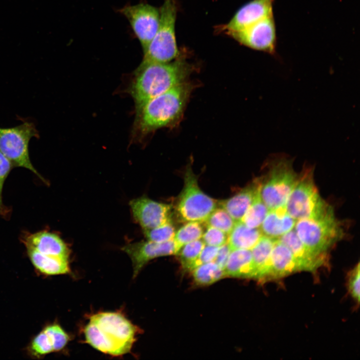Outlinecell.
<instances>
[{"label":"cell","mask_w":360,"mask_h":360,"mask_svg":"<svg viewBox=\"0 0 360 360\" xmlns=\"http://www.w3.org/2000/svg\"><path fill=\"white\" fill-rule=\"evenodd\" d=\"M194 88L186 81L169 89L146 103L136 110L133 132L144 138L163 128H173L179 124Z\"/></svg>","instance_id":"obj_2"},{"label":"cell","mask_w":360,"mask_h":360,"mask_svg":"<svg viewBox=\"0 0 360 360\" xmlns=\"http://www.w3.org/2000/svg\"><path fill=\"white\" fill-rule=\"evenodd\" d=\"M21 240L26 248L34 250L42 254L69 259L70 250L56 234L47 230L30 233L24 232Z\"/></svg>","instance_id":"obj_15"},{"label":"cell","mask_w":360,"mask_h":360,"mask_svg":"<svg viewBox=\"0 0 360 360\" xmlns=\"http://www.w3.org/2000/svg\"><path fill=\"white\" fill-rule=\"evenodd\" d=\"M246 46L276 54V34L274 16L263 18L243 30L226 34Z\"/></svg>","instance_id":"obj_11"},{"label":"cell","mask_w":360,"mask_h":360,"mask_svg":"<svg viewBox=\"0 0 360 360\" xmlns=\"http://www.w3.org/2000/svg\"><path fill=\"white\" fill-rule=\"evenodd\" d=\"M26 249L32 264L40 274L50 276L70 272L69 259L44 254L31 248Z\"/></svg>","instance_id":"obj_20"},{"label":"cell","mask_w":360,"mask_h":360,"mask_svg":"<svg viewBox=\"0 0 360 360\" xmlns=\"http://www.w3.org/2000/svg\"><path fill=\"white\" fill-rule=\"evenodd\" d=\"M224 271L225 276L254 278L251 250L243 249L231 250Z\"/></svg>","instance_id":"obj_21"},{"label":"cell","mask_w":360,"mask_h":360,"mask_svg":"<svg viewBox=\"0 0 360 360\" xmlns=\"http://www.w3.org/2000/svg\"><path fill=\"white\" fill-rule=\"evenodd\" d=\"M360 264L350 271L348 276V290L351 296L359 304L360 302Z\"/></svg>","instance_id":"obj_35"},{"label":"cell","mask_w":360,"mask_h":360,"mask_svg":"<svg viewBox=\"0 0 360 360\" xmlns=\"http://www.w3.org/2000/svg\"><path fill=\"white\" fill-rule=\"evenodd\" d=\"M204 223L206 226L219 229L228 235L236 222L225 210L218 206Z\"/></svg>","instance_id":"obj_29"},{"label":"cell","mask_w":360,"mask_h":360,"mask_svg":"<svg viewBox=\"0 0 360 360\" xmlns=\"http://www.w3.org/2000/svg\"><path fill=\"white\" fill-rule=\"evenodd\" d=\"M192 271L194 281L200 285L212 284L225 276L224 270L214 262L200 264Z\"/></svg>","instance_id":"obj_26"},{"label":"cell","mask_w":360,"mask_h":360,"mask_svg":"<svg viewBox=\"0 0 360 360\" xmlns=\"http://www.w3.org/2000/svg\"><path fill=\"white\" fill-rule=\"evenodd\" d=\"M260 180L240 190L225 200L218 201V206L225 210L236 222L240 221L260 191Z\"/></svg>","instance_id":"obj_19"},{"label":"cell","mask_w":360,"mask_h":360,"mask_svg":"<svg viewBox=\"0 0 360 360\" xmlns=\"http://www.w3.org/2000/svg\"><path fill=\"white\" fill-rule=\"evenodd\" d=\"M274 0H252L241 6L226 24L218 28L226 34L238 31L267 17L273 16Z\"/></svg>","instance_id":"obj_14"},{"label":"cell","mask_w":360,"mask_h":360,"mask_svg":"<svg viewBox=\"0 0 360 360\" xmlns=\"http://www.w3.org/2000/svg\"><path fill=\"white\" fill-rule=\"evenodd\" d=\"M262 236L260 228H250L240 221L236 222L228 234L227 244L230 250H251Z\"/></svg>","instance_id":"obj_22"},{"label":"cell","mask_w":360,"mask_h":360,"mask_svg":"<svg viewBox=\"0 0 360 360\" xmlns=\"http://www.w3.org/2000/svg\"><path fill=\"white\" fill-rule=\"evenodd\" d=\"M194 68L181 54L168 62L142 60L134 72L129 90L136 110L154 98L187 81Z\"/></svg>","instance_id":"obj_1"},{"label":"cell","mask_w":360,"mask_h":360,"mask_svg":"<svg viewBox=\"0 0 360 360\" xmlns=\"http://www.w3.org/2000/svg\"><path fill=\"white\" fill-rule=\"evenodd\" d=\"M218 248L219 247L205 244L198 258L194 262L192 270L200 264L214 262Z\"/></svg>","instance_id":"obj_36"},{"label":"cell","mask_w":360,"mask_h":360,"mask_svg":"<svg viewBox=\"0 0 360 360\" xmlns=\"http://www.w3.org/2000/svg\"><path fill=\"white\" fill-rule=\"evenodd\" d=\"M294 229L302 243L318 254H326L344 236L342 228L331 206L318 216L296 220Z\"/></svg>","instance_id":"obj_3"},{"label":"cell","mask_w":360,"mask_h":360,"mask_svg":"<svg viewBox=\"0 0 360 360\" xmlns=\"http://www.w3.org/2000/svg\"><path fill=\"white\" fill-rule=\"evenodd\" d=\"M285 206L296 220L318 216L330 207L320 196L309 170L298 178Z\"/></svg>","instance_id":"obj_8"},{"label":"cell","mask_w":360,"mask_h":360,"mask_svg":"<svg viewBox=\"0 0 360 360\" xmlns=\"http://www.w3.org/2000/svg\"><path fill=\"white\" fill-rule=\"evenodd\" d=\"M95 323L110 342L114 356L128 352L135 341L138 328L119 312H102L91 316Z\"/></svg>","instance_id":"obj_9"},{"label":"cell","mask_w":360,"mask_h":360,"mask_svg":"<svg viewBox=\"0 0 360 360\" xmlns=\"http://www.w3.org/2000/svg\"><path fill=\"white\" fill-rule=\"evenodd\" d=\"M300 270H302V268L291 250L280 240L276 239L264 281L280 278Z\"/></svg>","instance_id":"obj_16"},{"label":"cell","mask_w":360,"mask_h":360,"mask_svg":"<svg viewBox=\"0 0 360 360\" xmlns=\"http://www.w3.org/2000/svg\"><path fill=\"white\" fill-rule=\"evenodd\" d=\"M203 224L199 222H187L176 232L174 240L179 249L186 244L202 238L204 230Z\"/></svg>","instance_id":"obj_27"},{"label":"cell","mask_w":360,"mask_h":360,"mask_svg":"<svg viewBox=\"0 0 360 360\" xmlns=\"http://www.w3.org/2000/svg\"><path fill=\"white\" fill-rule=\"evenodd\" d=\"M122 250L130 257L136 277L142 268L150 260L162 256L176 254L179 250L174 239L163 242L147 240L128 244Z\"/></svg>","instance_id":"obj_13"},{"label":"cell","mask_w":360,"mask_h":360,"mask_svg":"<svg viewBox=\"0 0 360 360\" xmlns=\"http://www.w3.org/2000/svg\"><path fill=\"white\" fill-rule=\"evenodd\" d=\"M147 240L163 242L174 239L176 233L172 220L158 227L143 230Z\"/></svg>","instance_id":"obj_31"},{"label":"cell","mask_w":360,"mask_h":360,"mask_svg":"<svg viewBox=\"0 0 360 360\" xmlns=\"http://www.w3.org/2000/svg\"><path fill=\"white\" fill-rule=\"evenodd\" d=\"M270 160L266 178L260 182V193L269 210L285 206L298 177L292 166V160L278 156Z\"/></svg>","instance_id":"obj_5"},{"label":"cell","mask_w":360,"mask_h":360,"mask_svg":"<svg viewBox=\"0 0 360 360\" xmlns=\"http://www.w3.org/2000/svg\"><path fill=\"white\" fill-rule=\"evenodd\" d=\"M268 210L259 191L240 222L249 228H259Z\"/></svg>","instance_id":"obj_25"},{"label":"cell","mask_w":360,"mask_h":360,"mask_svg":"<svg viewBox=\"0 0 360 360\" xmlns=\"http://www.w3.org/2000/svg\"><path fill=\"white\" fill-rule=\"evenodd\" d=\"M176 0H164L160 9V22L154 37L144 52V60L168 62L180 52L176 36Z\"/></svg>","instance_id":"obj_4"},{"label":"cell","mask_w":360,"mask_h":360,"mask_svg":"<svg viewBox=\"0 0 360 360\" xmlns=\"http://www.w3.org/2000/svg\"><path fill=\"white\" fill-rule=\"evenodd\" d=\"M38 138V132L32 122L24 121L12 128L0 127V150L14 167L26 168L42 181L45 179L33 166L30 158L28 145L32 138Z\"/></svg>","instance_id":"obj_7"},{"label":"cell","mask_w":360,"mask_h":360,"mask_svg":"<svg viewBox=\"0 0 360 360\" xmlns=\"http://www.w3.org/2000/svg\"><path fill=\"white\" fill-rule=\"evenodd\" d=\"M42 330L48 337L54 352L62 350L70 340L68 334L58 324H49L46 326Z\"/></svg>","instance_id":"obj_32"},{"label":"cell","mask_w":360,"mask_h":360,"mask_svg":"<svg viewBox=\"0 0 360 360\" xmlns=\"http://www.w3.org/2000/svg\"><path fill=\"white\" fill-rule=\"evenodd\" d=\"M128 21L143 50L147 48L157 30L160 10L148 4L126 5L118 10Z\"/></svg>","instance_id":"obj_10"},{"label":"cell","mask_w":360,"mask_h":360,"mask_svg":"<svg viewBox=\"0 0 360 360\" xmlns=\"http://www.w3.org/2000/svg\"><path fill=\"white\" fill-rule=\"evenodd\" d=\"M228 236L219 229L206 226L202 238L206 245L220 247L227 243Z\"/></svg>","instance_id":"obj_34"},{"label":"cell","mask_w":360,"mask_h":360,"mask_svg":"<svg viewBox=\"0 0 360 360\" xmlns=\"http://www.w3.org/2000/svg\"><path fill=\"white\" fill-rule=\"evenodd\" d=\"M28 354L32 357L40 358L54 352L47 334L42 330L32 340L28 346Z\"/></svg>","instance_id":"obj_30"},{"label":"cell","mask_w":360,"mask_h":360,"mask_svg":"<svg viewBox=\"0 0 360 360\" xmlns=\"http://www.w3.org/2000/svg\"><path fill=\"white\" fill-rule=\"evenodd\" d=\"M296 222L283 206L269 210L259 228L262 235L278 239L293 230Z\"/></svg>","instance_id":"obj_18"},{"label":"cell","mask_w":360,"mask_h":360,"mask_svg":"<svg viewBox=\"0 0 360 360\" xmlns=\"http://www.w3.org/2000/svg\"><path fill=\"white\" fill-rule=\"evenodd\" d=\"M14 168L10 161L0 150V216L7 218L10 209L2 202V193L5 180Z\"/></svg>","instance_id":"obj_33"},{"label":"cell","mask_w":360,"mask_h":360,"mask_svg":"<svg viewBox=\"0 0 360 360\" xmlns=\"http://www.w3.org/2000/svg\"><path fill=\"white\" fill-rule=\"evenodd\" d=\"M205 246L202 240H198L182 246L176 254L178 255L182 267L192 270L193 264Z\"/></svg>","instance_id":"obj_28"},{"label":"cell","mask_w":360,"mask_h":360,"mask_svg":"<svg viewBox=\"0 0 360 360\" xmlns=\"http://www.w3.org/2000/svg\"><path fill=\"white\" fill-rule=\"evenodd\" d=\"M230 251V248L227 243L219 247L214 262L223 270L226 264Z\"/></svg>","instance_id":"obj_37"},{"label":"cell","mask_w":360,"mask_h":360,"mask_svg":"<svg viewBox=\"0 0 360 360\" xmlns=\"http://www.w3.org/2000/svg\"><path fill=\"white\" fill-rule=\"evenodd\" d=\"M276 239L264 235L250 250L254 269V278L264 281L266 275L272 248Z\"/></svg>","instance_id":"obj_23"},{"label":"cell","mask_w":360,"mask_h":360,"mask_svg":"<svg viewBox=\"0 0 360 360\" xmlns=\"http://www.w3.org/2000/svg\"><path fill=\"white\" fill-rule=\"evenodd\" d=\"M133 217L144 230L153 228L172 220V206L146 196L130 202Z\"/></svg>","instance_id":"obj_12"},{"label":"cell","mask_w":360,"mask_h":360,"mask_svg":"<svg viewBox=\"0 0 360 360\" xmlns=\"http://www.w3.org/2000/svg\"><path fill=\"white\" fill-rule=\"evenodd\" d=\"M218 206V201L201 190L196 176L192 168L188 167L184 174V186L174 208L178 220L182 222H204Z\"/></svg>","instance_id":"obj_6"},{"label":"cell","mask_w":360,"mask_h":360,"mask_svg":"<svg viewBox=\"0 0 360 360\" xmlns=\"http://www.w3.org/2000/svg\"><path fill=\"white\" fill-rule=\"evenodd\" d=\"M291 250L302 270L313 271L324 264L326 254H318L306 246L296 235L294 229L278 238Z\"/></svg>","instance_id":"obj_17"},{"label":"cell","mask_w":360,"mask_h":360,"mask_svg":"<svg viewBox=\"0 0 360 360\" xmlns=\"http://www.w3.org/2000/svg\"><path fill=\"white\" fill-rule=\"evenodd\" d=\"M86 340L95 349L105 354L114 356V349L98 326L93 322H90L84 330Z\"/></svg>","instance_id":"obj_24"}]
</instances>
